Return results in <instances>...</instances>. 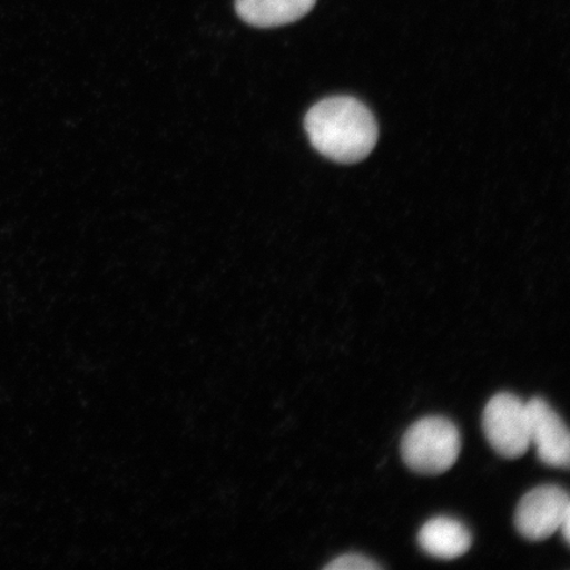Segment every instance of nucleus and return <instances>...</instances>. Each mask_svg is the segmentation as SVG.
<instances>
[{
	"label": "nucleus",
	"mask_w": 570,
	"mask_h": 570,
	"mask_svg": "<svg viewBox=\"0 0 570 570\" xmlns=\"http://www.w3.org/2000/svg\"><path fill=\"white\" fill-rule=\"evenodd\" d=\"M305 130L321 155L342 164L366 159L377 140L372 111L352 97L327 98L313 106L306 114Z\"/></svg>",
	"instance_id": "nucleus-1"
},
{
	"label": "nucleus",
	"mask_w": 570,
	"mask_h": 570,
	"mask_svg": "<svg viewBox=\"0 0 570 570\" xmlns=\"http://www.w3.org/2000/svg\"><path fill=\"white\" fill-rule=\"evenodd\" d=\"M417 541L422 550L440 560H454L468 553L472 547V533L460 520L438 517L422 527Z\"/></svg>",
	"instance_id": "nucleus-6"
},
{
	"label": "nucleus",
	"mask_w": 570,
	"mask_h": 570,
	"mask_svg": "<svg viewBox=\"0 0 570 570\" xmlns=\"http://www.w3.org/2000/svg\"><path fill=\"white\" fill-rule=\"evenodd\" d=\"M569 530H570V515L566 517V519L562 520V523L560 525V531L562 533V537H564V540L567 541V543H569V539H570Z\"/></svg>",
	"instance_id": "nucleus-9"
},
{
	"label": "nucleus",
	"mask_w": 570,
	"mask_h": 570,
	"mask_svg": "<svg viewBox=\"0 0 570 570\" xmlns=\"http://www.w3.org/2000/svg\"><path fill=\"white\" fill-rule=\"evenodd\" d=\"M484 436L508 460L523 458L531 446L527 403L510 392L490 399L482 416Z\"/></svg>",
	"instance_id": "nucleus-3"
},
{
	"label": "nucleus",
	"mask_w": 570,
	"mask_h": 570,
	"mask_svg": "<svg viewBox=\"0 0 570 570\" xmlns=\"http://www.w3.org/2000/svg\"><path fill=\"white\" fill-rule=\"evenodd\" d=\"M461 434L451 420L428 416L412 424L402 439V458L413 472L438 475L458 462Z\"/></svg>",
	"instance_id": "nucleus-2"
},
{
	"label": "nucleus",
	"mask_w": 570,
	"mask_h": 570,
	"mask_svg": "<svg viewBox=\"0 0 570 570\" xmlns=\"http://www.w3.org/2000/svg\"><path fill=\"white\" fill-rule=\"evenodd\" d=\"M568 515L570 499L567 491L554 484H544L529 491L519 502L515 527L524 539L541 541L559 531Z\"/></svg>",
	"instance_id": "nucleus-4"
},
{
	"label": "nucleus",
	"mask_w": 570,
	"mask_h": 570,
	"mask_svg": "<svg viewBox=\"0 0 570 570\" xmlns=\"http://www.w3.org/2000/svg\"><path fill=\"white\" fill-rule=\"evenodd\" d=\"M380 568L374 560L358 553L340 556L325 567L326 570H375Z\"/></svg>",
	"instance_id": "nucleus-8"
},
{
	"label": "nucleus",
	"mask_w": 570,
	"mask_h": 570,
	"mask_svg": "<svg viewBox=\"0 0 570 570\" xmlns=\"http://www.w3.org/2000/svg\"><path fill=\"white\" fill-rule=\"evenodd\" d=\"M527 403L531 445L547 466L568 469L570 459L569 431L558 412L544 399L533 397Z\"/></svg>",
	"instance_id": "nucleus-5"
},
{
	"label": "nucleus",
	"mask_w": 570,
	"mask_h": 570,
	"mask_svg": "<svg viewBox=\"0 0 570 570\" xmlns=\"http://www.w3.org/2000/svg\"><path fill=\"white\" fill-rule=\"evenodd\" d=\"M317 0H235L238 17L256 28L295 23L316 6Z\"/></svg>",
	"instance_id": "nucleus-7"
}]
</instances>
